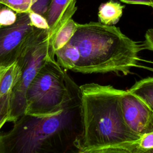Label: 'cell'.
<instances>
[{
  "label": "cell",
  "mask_w": 153,
  "mask_h": 153,
  "mask_svg": "<svg viewBox=\"0 0 153 153\" xmlns=\"http://www.w3.org/2000/svg\"><path fill=\"white\" fill-rule=\"evenodd\" d=\"M66 74L55 58L48 55L26 90L25 114L45 116L59 112L68 92Z\"/></svg>",
  "instance_id": "cell-4"
},
{
  "label": "cell",
  "mask_w": 153,
  "mask_h": 153,
  "mask_svg": "<svg viewBox=\"0 0 153 153\" xmlns=\"http://www.w3.org/2000/svg\"><path fill=\"white\" fill-rule=\"evenodd\" d=\"M58 64L65 71H74L80 58L79 52L77 47L69 42L62 48L54 53Z\"/></svg>",
  "instance_id": "cell-12"
},
{
  "label": "cell",
  "mask_w": 153,
  "mask_h": 153,
  "mask_svg": "<svg viewBox=\"0 0 153 153\" xmlns=\"http://www.w3.org/2000/svg\"><path fill=\"white\" fill-rule=\"evenodd\" d=\"M0 4L10 7L17 13H28L30 10L32 0H0Z\"/></svg>",
  "instance_id": "cell-15"
},
{
  "label": "cell",
  "mask_w": 153,
  "mask_h": 153,
  "mask_svg": "<svg viewBox=\"0 0 153 153\" xmlns=\"http://www.w3.org/2000/svg\"><path fill=\"white\" fill-rule=\"evenodd\" d=\"M128 90L141 98L153 109V76L136 81Z\"/></svg>",
  "instance_id": "cell-13"
},
{
  "label": "cell",
  "mask_w": 153,
  "mask_h": 153,
  "mask_svg": "<svg viewBox=\"0 0 153 153\" xmlns=\"http://www.w3.org/2000/svg\"><path fill=\"white\" fill-rule=\"evenodd\" d=\"M143 50L153 51V29H149L145 34V40L142 44Z\"/></svg>",
  "instance_id": "cell-20"
},
{
  "label": "cell",
  "mask_w": 153,
  "mask_h": 153,
  "mask_svg": "<svg viewBox=\"0 0 153 153\" xmlns=\"http://www.w3.org/2000/svg\"><path fill=\"white\" fill-rule=\"evenodd\" d=\"M51 0H36L33 3L30 7V10L43 15L45 17Z\"/></svg>",
  "instance_id": "cell-19"
},
{
  "label": "cell",
  "mask_w": 153,
  "mask_h": 153,
  "mask_svg": "<svg viewBox=\"0 0 153 153\" xmlns=\"http://www.w3.org/2000/svg\"><path fill=\"white\" fill-rule=\"evenodd\" d=\"M48 30L35 27L23 45L16 62L22 74L11 91L10 114L8 122L14 123L25 114L26 90L48 55Z\"/></svg>",
  "instance_id": "cell-5"
},
{
  "label": "cell",
  "mask_w": 153,
  "mask_h": 153,
  "mask_svg": "<svg viewBox=\"0 0 153 153\" xmlns=\"http://www.w3.org/2000/svg\"><path fill=\"white\" fill-rule=\"evenodd\" d=\"M68 95L57 113L45 116L24 114L7 131L0 132V153L77 152L82 129L79 86L66 74Z\"/></svg>",
  "instance_id": "cell-1"
},
{
  "label": "cell",
  "mask_w": 153,
  "mask_h": 153,
  "mask_svg": "<svg viewBox=\"0 0 153 153\" xmlns=\"http://www.w3.org/2000/svg\"><path fill=\"white\" fill-rule=\"evenodd\" d=\"M148 69H149L150 71H153V69L152 68H146Z\"/></svg>",
  "instance_id": "cell-23"
},
{
  "label": "cell",
  "mask_w": 153,
  "mask_h": 153,
  "mask_svg": "<svg viewBox=\"0 0 153 153\" xmlns=\"http://www.w3.org/2000/svg\"><path fill=\"white\" fill-rule=\"evenodd\" d=\"M28 15L30 24L32 26L40 29L49 30V25L44 16L35 13L32 10H30L28 12Z\"/></svg>",
  "instance_id": "cell-18"
},
{
  "label": "cell",
  "mask_w": 153,
  "mask_h": 153,
  "mask_svg": "<svg viewBox=\"0 0 153 153\" xmlns=\"http://www.w3.org/2000/svg\"><path fill=\"white\" fill-rule=\"evenodd\" d=\"M151 4H152V5H151V7L153 8V0H151Z\"/></svg>",
  "instance_id": "cell-22"
},
{
  "label": "cell",
  "mask_w": 153,
  "mask_h": 153,
  "mask_svg": "<svg viewBox=\"0 0 153 153\" xmlns=\"http://www.w3.org/2000/svg\"><path fill=\"white\" fill-rule=\"evenodd\" d=\"M153 151V131L142 134L139 138L128 143L123 153H152Z\"/></svg>",
  "instance_id": "cell-14"
},
{
  "label": "cell",
  "mask_w": 153,
  "mask_h": 153,
  "mask_svg": "<svg viewBox=\"0 0 153 153\" xmlns=\"http://www.w3.org/2000/svg\"><path fill=\"white\" fill-rule=\"evenodd\" d=\"M11 92L0 97V130L7 122L10 114Z\"/></svg>",
  "instance_id": "cell-16"
},
{
  "label": "cell",
  "mask_w": 153,
  "mask_h": 153,
  "mask_svg": "<svg viewBox=\"0 0 153 153\" xmlns=\"http://www.w3.org/2000/svg\"><path fill=\"white\" fill-rule=\"evenodd\" d=\"M36 1V0H32V4H33V3H34Z\"/></svg>",
  "instance_id": "cell-24"
},
{
  "label": "cell",
  "mask_w": 153,
  "mask_h": 153,
  "mask_svg": "<svg viewBox=\"0 0 153 153\" xmlns=\"http://www.w3.org/2000/svg\"><path fill=\"white\" fill-rule=\"evenodd\" d=\"M121 2H124L126 4H140L145 5L147 6L151 7L152 4L151 0H120Z\"/></svg>",
  "instance_id": "cell-21"
},
{
  "label": "cell",
  "mask_w": 153,
  "mask_h": 153,
  "mask_svg": "<svg viewBox=\"0 0 153 153\" xmlns=\"http://www.w3.org/2000/svg\"><path fill=\"white\" fill-rule=\"evenodd\" d=\"M1 4H0V6H1ZM1 27V26H0V27Z\"/></svg>",
  "instance_id": "cell-25"
},
{
  "label": "cell",
  "mask_w": 153,
  "mask_h": 153,
  "mask_svg": "<svg viewBox=\"0 0 153 153\" xmlns=\"http://www.w3.org/2000/svg\"><path fill=\"white\" fill-rule=\"evenodd\" d=\"M78 24L71 18L58 30L52 40L49 41L48 56L55 57V51L69 42L75 33Z\"/></svg>",
  "instance_id": "cell-9"
},
{
  "label": "cell",
  "mask_w": 153,
  "mask_h": 153,
  "mask_svg": "<svg viewBox=\"0 0 153 153\" xmlns=\"http://www.w3.org/2000/svg\"><path fill=\"white\" fill-rule=\"evenodd\" d=\"M76 0H51L45 17L49 25V41L76 11Z\"/></svg>",
  "instance_id": "cell-8"
},
{
  "label": "cell",
  "mask_w": 153,
  "mask_h": 153,
  "mask_svg": "<svg viewBox=\"0 0 153 153\" xmlns=\"http://www.w3.org/2000/svg\"><path fill=\"white\" fill-rule=\"evenodd\" d=\"M82 129L75 143L79 153H117L141 136L126 124L121 109L123 90L111 85L79 86Z\"/></svg>",
  "instance_id": "cell-2"
},
{
  "label": "cell",
  "mask_w": 153,
  "mask_h": 153,
  "mask_svg": "<svg viewBox=\"0 0 153 153\" xmlns=\"http://www.w3.org/2000/svg\"><path fill=\"white\" fill-rule=\"evenodd\" d=\"M35 27L28 13H17L16 22L0 27V69L16 62L20 52Z\"/></svg>",
  "instance_id": "cell-6"
},
{
  "label": "cell",
  "mask_w": 153,
  "mask_h": 153,
  "mask_svg": "<svg viewBox=\"0 0 153 153\" xmlns=\"http://www.w3.org/2000/svg\"><path fill=\"white\" fill-rule=\"evenodd\" d=\"M121 105L124 121L131 131L140 136L153 131V109L141 98L123 90Z\"/></svg>",
  "instance_id": "cell-7"
},
{
  "label": "cell",
  "mask_w": 153,
  "mask_h": 153,
  "mask_svg": "<svg viewBox=\"0 0 153 153\" xmlns=\"http://www.w3.org/2000/svg\"><path fill=\"white\" fill-rule=\"evenodd\" d=\"M124 8V5L114 0L101 4L98 10L99 22L109 26L116 25L123 15Z\"/></svg>",
  "instance_id": "cell-11"
},
{
  "label": "cell",
  "mask_w": 153,
  "mask_h": 153,
  "mask_svg": "<svg viewBox=\"0 0 153 153\" xmlns=\"http://www.w3.org/2000/svg\"><path fill=\"white\" fill-rule=\"evenodd\" d=\"M22 70L16 62L0 69V97L11 91L21 77Z\"/></svg>",
  "instance_id": "cell-10"
},
{
  "label": "cell",
  "mask_w": 153,
  "mask_h": 153,
  "mask_svg": "<svg viewBox=\"0 0 153 153\" xmlns=\"http://www.w3.org/2000/svg\"><path fill=\"white\" fill-rule=\"evenodd\" d=\"M80 54L74 72L82 74L112 72L127 75L139 66L142 44L124 34L119 27L100 22L78 24L69 41Z\"/></svg>",
  "instance_id": "cell-3"
},
{
  "label": "cell",
  "mask_w": 153,
  "mask_h": 153,
  "mask_svg": "<svg viewBox=\"0 0 153 153\" xmlns=\"http://www.w3.org/2000/svg\"><path fill=\"white\" fill-rule=\"evenodd\" d=\"M152 153H153V151H152Z\"/></svg>",
  "instance_id": "cell-26"
},
{
  "label": "cell",
  "mask_w": 153,
  "mask_h": 153,
  "mask_svg": "<svg viewBox=\"0 0 153 153\" xmlns=\"http://www.w3.org/2000/svg\"><path fill=\"white\" fill-rule=\"evenodd\" d=\"M17 19V13L8 7L0 6V26H8L14 24Z\"/></svg>",
  "instance_id": "cell-17"
}]
</instances>
